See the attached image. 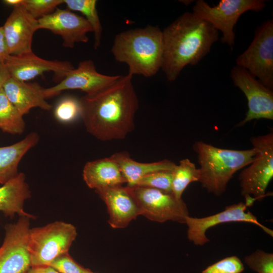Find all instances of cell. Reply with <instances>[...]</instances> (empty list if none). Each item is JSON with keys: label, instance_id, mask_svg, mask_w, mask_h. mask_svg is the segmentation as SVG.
I'll return each instance as SVG.
<instances>
[{"label": "cell", "instance_id": "6da1fadb", "mask_svg": "<svg viewBox=\"0 0 273 273\" xmlns=\"http://www.w3.org/2000/svg\"><path fill=\"white\" fill-rule=\"evenodd\" d=\"M132 75L122 76L114 83L79 100L80 117L86 131L98 140H121L134 128L139 99Z\"/></svg>", "mask_w": 273, "mask_h": 273}, {"label": "cell", "instance_id": "7a4b0ae2", "mask_svg": "<svg viewBox=\"0 0 273 273\" xmlns=\"http://www.w3.org/2000/svg\"><path fill=\"white\" fill-rule=\"evenodd\" d=\"M218 31L193 13L185 12L162 31L161 69L167 80L176 79L187 65L197 64L218 39Z\"/></svg>", "mask_w": 273, "mask_h": 273}, {"label": "cell", "instance_id": "3957f363", "mask_svg": "<svg viewBox=\"0 0 273 273\" xmlns=\"http://www.w3.org/2000/svg\"><path fill=\"white\" fill-rule=\"evenodd\" d=\"M163 51L162 31L152 25L116 34L111 50L116 61L128 66V74L146 77L161 69Z\"/></svg>", "mask_w": 273, "mask_h": 273}, {"label": "cell", "instance_id": "277c9868", "mask_svg": "<svg viewBox=\"0 0 273 273\" xmlns=\"http://www.w3.org/2000/svg\"><path fill=\"white\" fill-rule=\"evenodd\" d=\"M193 149L200 167L199 182L208 192L219 196L226 190L228 183L238 170L253 160V148L243 150L222 149L196 141Z\"/></svg>", "mask_w": 273, "mask_h": 273}, {"label": "cell", "instance_id": "5b68a950", "mask_svg": "<svg viewBox=\"0 0 273 273\" xmlns=\"http://www.w3.org/2000/svg\"><path fill=\"white\" fill-rule=\"evenodd\" d=\"M77 235L74 225L62 221L30 229L28 251L31 267L49 266L55 259L69 253Z\"/></svg>", "mask_w": 273, "mask_h": 273}, {"label": "cell", "instance_id": "8992f818", "mask_svg": "<svg viewBox=\"0 0 273 273\" xmlns=\"http://www.w3.org/2000/svg\"><path fill=\"white\" fill-rule=\"evenodd\" d=\"M255 151L252 163L239 176L241 195L254 201L262 200L273 177V132L251 138Z\"/></svg>", "mask_w": 273, "mask_h": 273}, {"label": "cell", "instance_id": "52a82bcc", "mask_svg": "<svg viewBox=\"0 0 273 273\" xmlns=\"http://www.w3.org/2000/svg\"><path fill=\"white\" fill-rule=\"evenodd\" d=\"M265 7L263 0H221L214 7L198 0L193 7V13L220 30L222 34L221 42L232 50L235 39L234 27L240 17L248 11L258 12Z\"/></svg>", "mask_w": 273, "mask_h": 273}, {"label": "cell", "instance_id": "ba28073f", "mask_svg": "<svg viewBox=\"0 0 273 273\" xmlns=\"http://www.w3.org/2000/svg\"><path fill=\"white\" fill-rule=\"evenodd\" d=\"M237 66L248 71L266 87L273 90V21L258 26L247 50L238 56Z\"/></svg>", "mask_w": 273, "mask_h": 273}, {"label": "cell", "instance_id": "9c48e42d", "mask_svg": "<svg viewBox=\"0 0 273 273\" xmlns=\"http://www.w3.org/2000/svg\"><path fill=\"white\" fill-rule=\"evenodd\" d=\"M126 186L138 204L141 215L151 221L185 223L186 218L190 216L185 202L172 193L149 187Z\"/></svg>", "mask_w": 273, "mask_h": 273}, {"label": "cell", "instance_id": "30bf717a", "mask_svg": "<svg viewBox=\"0 0 273 273\" xmlns=\"http://www.w3.org/2000/svg\"><path fill=\"white\" fill-rule=\"evenodd\" d=\"M30 219L20 216L15 223L5 226L0 247V273H27L31 268L28 251Z\"/></svg>", "mask_w": 273, "mask_h": 273}, {"label": "cell", "instance_id": "8fae6325", "mask_svg": "<svg viewBox=\"0 0 273 273\" xmlns=\"http://www.w3.org/2000/svg\"><path fill=\"white\" fill-rule=\"evenodd\" d=\"M235 86L245 95L248 110L245 118L237 124L243 126L254 119L273 120V92L264 85L245 68L236 65L231 71Z\"/></svg>", "mask_w": 273, "mask_h": 273}, {"label": "cell", "instance_id": "7c38bea8", "mask_svg": "<svg viewBox=\"0 0 273 273\" xmlns=\"http://www.w3.org/2000/svg\"><path fill=\"white\" fill-rule=\"evenodd\" d=\"M247 207L245 203L240 202L228 206L223 211L206 217L188 216L185 221L188 227V239L196 246H203L210 241L206 236L209 229L220 223L231 222L255 224L272 237V230L260 223L255 215L247 211Z\"/></svg>", "mask_w": 273, "mask_h": 273}, {"label": "cell", "instance_id": "4fadbf2b", "mask_svg": "<svg viewBox=\"0 0 273 273\" xmlns=\"http://www.w3.org/2000/svg\"><path fill=\"white\" fill-rule=\"evenodd\" d=\"M121 75H107L98 72L92 60L80 62L77 68L70 70L56 85L43 88L47 99L68 89H79L92 95L116 82Z\"/></svg>", "mask_w": 273, "mask_h": 273}, {"label": "cell", "instance_id": "5bb4252c", "mask_svg": "<svg viewBox=\"0 0 273 273\" xmlns=\"http://www.w3.org/2000/svg\"><path fill=\"white\" fill-rule=\"evenodd\" d=\"M39 29H45L61 36L64 47L72 48L78 42L86 43L87 34L93 32L87 20L69 9L57 8L38 19Z\"/></svg>", "mask_w": 273, "mask_h": 273}, {"label": "cell", "instance_id": "9a60e30c", "mask_svg": "<svg viewBox=\"0 0 273 273\" xmlns=\"http://www.w3.org/2000/svg\"><path fill=\"white\" fill-rule=\"evenodd\" d=\"M2 26L10 55L32 52L33 36L39 29L38 21L22 5L13 7Z\"/></svg>", "mask_w": 273, "mask_h": 273}, {"label": "cell", "instance_id": "2e32d148", "mask_svg": "<svg viewBox=\"0 0 273 273\" xmlns=\"http://www.w3.org/2000/svg\"><path fill=\"white\" fill-rule=\"evenodd\" d=\"M5 63L12 78L23 81L31 80L48 71L53 72L56 77L61 80L74 68L69 62L43 59L33 52L17 56L9 55Z\"/></svg>", "mask_w": 273, "mask_h": 273}, {"label": "cell", "instance_id": "e0dca14e", "mask_svg": "<svg viewBox=\"0 0 273 273\" xmlns=\"http://www.w3.org/2000/svg\"><path fill=\"white\" fill-rule=\"evenodd\" d=\"M95 192L106 204L108 222L112 228H124L141 215L138 204L127 186L108 187Z\"/></svg>", "mask_w": 273, "mask_h": 273}, {"label": "cell", "instance_id": "ac0fdd59", "mask_svg": "<svg viewBox=\"0 0 273 273\" xmlns=\"http://www.w3.org/2000/svg\"><path fill=\"white\" fill-rule=\"evenodd\" d=\"M3 89L8 100L22 115L33 108L44 110L52 108L43 95V87L36 82L27 83L11 77L5 83Z\"/></svg>", "mask_w": 273, "mask_h": 273}, {"label": "cell", "instance_id": "d6986e66", "mask_svg": "<svg viewBox=\"0 0 273 273\" xmlns=\"http://www.w3.org/2000/svg\"><path fill=\"white\" fill-rule=\"evenodd\" d=\"M31 197V191L24 173L19 172L14 178L0 187V211L13 218L16 214L35 219L24 209L25 201Z\"/></svg>", "mask_w": 273, "mask_h": 273}, {"label": "cell", "instance_id": "ffe728a7", "mask_svg": "<svg viewBox=\"0 0 273 273\" xmlns=\"http://www.w3.org/2000/svg\"><path fill=\"white\" fill-rule=\"evenodd\" d=\"M82 176L86 185L95 190L126 183L119 165L110 157L87 162Z\"/></svg>", "mask_w": 273, "mask_h": 273}, {"label": "cell", "instance_id": "44dd1931", "mask_svg": "<svg viewBox=\"0 0 273 273\" xmlns=\"http://www.w3.org/2000/svg\"><path fill=\"white\" fill-rule=\"evenodd\" d=\"M39 140L38 134L32 132L15 144L0 147V184H5L19 174L20 161L38 143Z\"/></svg>", "mask_w": 273, "mask_h": 273}, {"label": "cell", "instance_id": "7402d4cb", "mask_svg": "<svg viewBox=\"0 0 273 273\" xmlns=\"http://www.w3.org/2000/svg\"><path fill=\"white\" fill-rule=\"evenodd\" d=\"M110 157L119 165L128 186H134L140 179L148 174L160 171H173L176 165L167 159L151 163L137 162L127 152H116Z\"/></svg>", "mask_w": 273, "mask_h": 273}, {"label": "cell", "instance_id": "603a6c76", "mask_svg": "<svg viewBox=\"0 0 273 273\" xmlns=\"http://www.w3.org/2000/svg\"><path fill=\"white\" fill-rule=\"evenodd\" d=\"M23 117L8 100L2 88L0 90V129L12 134L22 133L25 128Z\"/></svg>", "mask_w": 273, "mask_h": 273}, {"label": "cell", "instance_id": "cb8c5ba5", "mask_svg": "<svg viewBox=\"0 0 273 273\" xmlns=\"http://www.w3.org/2000/svg\"><path fill=\"white\" fill-rule=\"evenodd\" d=\"M67 9L82 13L92 27L94 33V48L101 44L102 27L97 10L96 0H64Z\"/></svg>", "mask_w": 273, "mask_h": 273}, {"label": "cell", "instance_id": "d4e9b609", "mask_svg": "<svg viewBox=\"0 0 273 273\" xmlns=\"http://www.w3.org/2000/svg\"><path fill=\"white\" fill-rule=\"evenodd\" d=\"M200 170L189 159L181 160L173 171L172 192L178 199L181 196L187 187L193 182L199 181Z\"/></svg>", "mask_w": 273, "mask_h": 273}, {"label": "cell", "instance_id": "484cf974", "mask_svg": "<svg viewBox=\"0 0 273 273\" xmlns=\"http://www.w3.org/2000/svg\"><path fill=\"white\" fill-rule=\"evenodd\" d=\"M55 119L62 123H69L80 117V107L79 100L72 97L61 99L54 110Z\"/></svg>", "mask_w": 273, "mask_h": 273}, {"label": "cell", "instance_id": "4316f807", "mask_svg": "<svg viewBox=\"0 0 273 273\" xmlns=\"http://www.w3.org/2000/svg\"><path fill=\"white\" fill-rule=\"evenodd\" d=\"M172 178L173 171H157L144 176L134 186L149 187L172 193Z\"/></svg>", "mask_w": 273, "mask_h": 273}, {"label": "cell", "instance_id": "83f0119b", "mask_svg": "<svg viewBox=\"0 0 273 273\" xmlns=\"http://www.w3.org/2000/svg\"><path fill=\"white\" fill-rule=\"evenodd\" d=\"M244 261L248 266L257 273H273V254L258 249L247 255Z\"/></svg>", "mask_w": 273, "mask_h": 273}, {"label": "cell", "instance_id": "f1b7e54d", "mask_svg": "<svg viewBox=\"0 0 273 273\" xmlns=\"http://www.w3.org/2000/svg\"><path fill=\"white\" fill-rule=\"evenodd\" d=\"M64 0H23L22 5L35 19L53 13Z\"/></svg>", "mask_w": 273, "mask_h": 273}, {"label": "cell", "instance_id": "f546056e", "mask_svg": "<svg viewBox=\"0 0 273 273\" xmlns=\"http://www.w3.org/2000/svg\"><path fill=\"white\" fill-rule=\"evenodd\" d=\"M244 269L241 259L236 256H231L209 266L202 273H241Z\"/></svg>", "mask_w": 273, "mask_h": 273}, {"label": "cell", "instance_id": "4dcf8cb0", "mask_svg": "<svg viewBox=\"0 0 273 273\" xmlns=\"http://www.w3.org/2000/svg\"><path fill=\"white\" fill-rule=\"evenodd\" d=\"M49 266L59 273H88L90 271L76 262L69 253L55 259Z\"/></svg>", "mask_w": 273, "mask_h": 273}, {"label": "cell", "instance_id": "1f68e13d", "mask_svg": "<svg viewBox=\"0 0 273 273\" xmlns=\"http://www.w3.org/2000/svg\"><path fill=\"white\" fill-rule=\"evenodd\" d=\"M3 26H0V62L4 63L9 56Z\"/></svg>", "mask_w": 273, "mask_h": 273}, {"label": "cell", "instance_id": "d6a6232c", "mask_svg": "<svg viewBox=\"0 0 273 273\" xmlns=\"http://www.w3.org/2000/svg\"><path fill=\"white\" fill-rule=\"evenodd\" d=\"M11 77L10 74L5 62H0V90L3 88L6 81Z\"/></svg>", "mask_w": 273, "mask_h": 273}, {"label": "cell", "instance_id": "836d02e7", "mask_svg": "<svg viewBox=\"0 0 273 273\" xmlns=\"http://www.w3.org/2000/svg\"><path fill=\"white\" fill-rule=\"evenodd\" d=\"M27 273H59L49 266L31 267Z\"/></svg>", "mask_w": 273, "mask_h": 273}, {"label": "cell", "instance_id": "e575fe53", "mask_svg": "<svg viewBox=\"0 0 273 273\" xmlns=\"http://www.w3.org/2000/svg\"><path fill=\"white\" fill-rule=\"evenodd\" d=\"M3 3L7 5L14 7L23 4V0H5Z\"/></svg>", "mask_w": 273, "mask_h": 273}, {"label": "cell", "instance_id": "d590c367", "mask_svg": "<svg viewBox=\"0 0 273 273\" xmlns=\"http://www.w3.org/2000/svg\"><path fill=\"white\" fill-rule=\"evenodd\" d=\"M88 273H95V272H93V271H92L90 270V271L89 272H88Z\"/></svg>", "mask_w": 273, "mask_h": 273}]
</instances>
